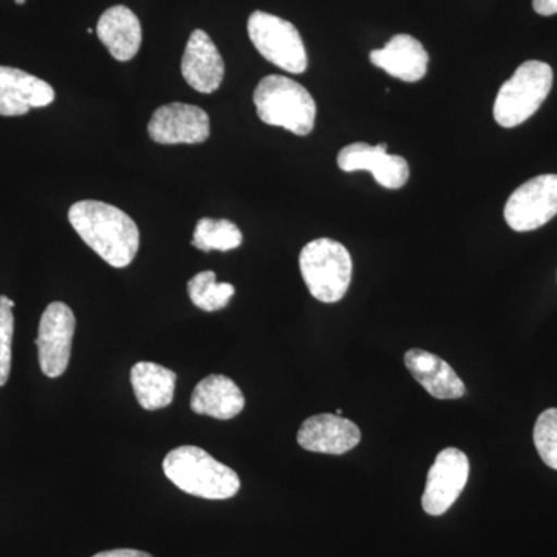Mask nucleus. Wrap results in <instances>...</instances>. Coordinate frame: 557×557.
Masks as SVG:
<instances>
[{"instance_id":"nucleus-14","label":"nucleus","mask_w":557,"mask_h":557,"mask_svg":"<svg viewBox=\"0 0 557 557\" xmlns=\"http://www.w3.org/2000/svg\"><path fill=\"white\" fill-rule=\"evenodd\" d=\"M182 75L194 90L214 94L225 78V62L218 47L203 30L190 33L182 58Z\"/></svg>"},{"instance_id":"nucleus-7","label":"nucleus","mask_w":557,"mask_h":557,"mask_svg":"<svg viewBox=\"0 0 557 557\" xmlns=\"http://www.w3.org/2000/svg\"><path fill=\"white\" fill-rule=\"evenodd\" d=\"M504 215L518 233L547 225L557 215V174L537 175L520 185L509 196Z\"/></svg>"},{"instance_id":"nucleus-4","label":"nucleus","mask_w":557,"mask_h":557,"mask_svg":"<svg viewBox=\"0 0 557 557\" xmlns=\"http://www.w3.org/2000/svg\"><path fill=\"white\" fill-rule=\"evenodd\" d=\"M299 267L314 299L335 304L346 296L354 262L348 249L339 242L327 237L310 242L300 251Z\"/></svg>"},{"instance_id":"nucleus-3","label":"nucleus","mask_w":557,"mask_h":557,"mask_svg":"<svg viewBox=\"0 0 557 557\" xmlns=\"http://www.w3.org/2000/svg\"><path fill=\"white\" fill-rule=\"evenodd\" d=\"M258 116L269 126L306 137L314 129L317 102L306 87L287 76H265L255 90Z\"/></svg>"},{"instance_id":"nucleus-27","label":"nucleus","mask_w":557,"mask_h":557,"mask_svg":"<svg viewBox=\"0 0 557 557\" xmlns=\"http://www.w3.org/2000/svg\"><path fill=\"white\" fill-rule=\"evenodd\" d=\"M336 416H339V417L343 416V409L336 410Z\"/></svg>"},{"instance_id":"nucleus-20","label":"nucleus","mask_w":557,"mask_h":557,"mask_svg":"<svg viewBox=\"0 0 557 557\" xmlns=\"http://www.w3.org/2000/svg\"><path fill=\"white\" fill-rule=\"evenodd\" d=\"M242 242H244V236L236 223L225 219L205 218L197 222L190 244L200 251L209 252L212 249L231 251V249L239 248Z\"/></svg>"},{"instance_id":"nucleus-25","label":"nucleus","mask_w":557,"mask_h":557,"mask_svg":"<svg viewBox=\"0 0 557 557\" xmlns=\"http://www.w3.org/2000/svg\"><path fill=\"white\" fill-rule=\"evenodd\" d=\"M94 557H153L149 553L138 552V549H110V552L98 553Z\"/></svg>"},{"instance_id":"nucleus-9","label":"nucleus","mask_w":557,"mask_h":557,"mask_svg":"<svg viewBox=\"0 0 557 557\" xmlns=\"http://www.w3.org/2000/svg\"><path fill=\"white\" fill-rule=\"evenodd\" d=\"M469 479V460L463 450L446 448L435 458L429 469L426 487H424V511L431 516H442L454 504Z\"/></svg>"},{"instance_id":"nucleus-26","label":"nucleus","mask_w":557,"mask_h":557,"mask_svg":"<svg viewBox=\"0 0 557 557\" xmlns=\"http://www.w3.org/2000/svg\"><path fill=\"white\" fill-rule=\"evenodd\" d=\"M14 2H16L17 5H24V3L27 2V0H14Z\"/></svg>"},{"instance_id":"nucleus-5","label":"nucleus","mask_w":557,"mask_h":557,"mask_svg":"<svg viewBox=\"0 0 557 557\" xmlns=\"http://www.w3.org/2000/svg\"><path fill=\"white\" fill-rule=\"evenodd\" d=\"M553 87V69L547 62L527 61L498 90L494 120L498 126H520L537 112Z\"/></svg>"},{"instance_id":"nucleus-19","label":"nucleus","mask_w":557,"mask_h":557,"mask_svg":"<svg viewBox=\"0 0 557 557\" xmlns=\"http://www.w3.org/2000/svg\"><path fill=\"white\" fill-rule=\"evenodd\" d=\"M175 381V372L157 362H137L131 372L135 397L139 406L146 410L168 408L174 401Z\"/></svg>"},{"instance_id":"nucleus-2","label":"nucleus","mask_w":557,"mask_h":557,"mask_svg":"<svg viewBox=\"0 0 557 557\" xmlns=\"http://www.w3.org/2000/svg\"><path fill=\"white\" fill-rule=\"evenodd\" d=\"M163 471L178 490L190 496L226 500L236 496L240 490V479L236 471L197 446L172 449L164 457Z\"/></svg>"},{"instance_id":"nucleus-6","label":"nucleus","mask_w":557,"mask_h":557,"mask_svg":"<svg viewBox=\"0 0 557 557\" xmlns=\"http://www.w3.org/2000/svg\"><path fill=\"white\" fill-rule=\"evenodd\" d=\"M248 35L256 50L276 67L296 75L309 67L306 44L292 22L255 11L248 20Z\"/></svg>"},{"instance_id":"nucleus-24","label":"nucleus","mask_w":557,"mask_h":557,"mask_svg":"<svg viewBox=\"0 0 557 557\" xmlns=\"http://www.w3.org/2000/svg\"><path fill=\"white\" fill-rule=\"evenodd\" d=\"M533 9L541 16L557 14V0H533Z\"/></svg>"},{"instance_id":"nucleus-23","label":"nucleus","mask_w":557,"mask_h":557,"mask_svg":"<svg viewBox=\"0 0 557 557\" xmlns=\"http://www.w3.org/2000/svg\"><path fill=\"white\" fill-rule=\"evenodd\" d=\"M14 300L0 296V387L5 386L11 372V343H13Z\"/></svg>"},{"instance_id":"nucleus-17","label":"nucleus","mask_w":557,"mask_h":557,"mask_svg":"<svg viewBox=\"0 0 557 557\" xmlns=\"http://www.w3.org/2000/svg\"><path fill=\"white\" fill-rule=\"evenodd\" d=\"M97 35L109 53L120 62L134 60L141 47V24L127 7L106 10L98 21Z\"/></svg>"},{"instance_id":"nucleus-11","label":"nucleus","mask_w":557,"mask_h":557,"mask_svg":"<svg viewBox=\"0 0 557 557\" xmlns=\"http://www.w3.org/2000/svg\"><path fill=\"white\" fill-rule=\"evenodd\" d=\"M338 166L344 172L368 171L386 189H401L410 177L408 161L388 153L386 143L379 146L351 143L341 149Z\"/></svg>"},{"instance_id":"nucleus-22","label":"nucleus","mask_w":557,"mask_h":557,"mask_svg":"<svg viewBox=\"0 0 557 557\" xmlns=\"http://www.w3.org/2000/svg\"><path fill=\"white\" fill-rule=\"evenodd\" d=\"M533 438L542 461L557 471V409L544 410L539 416Z\"/></svg>"},{"instance_id":"nucleus-18","label":"nucleus","mask_w":557,"mask_h":557,"mask_svg":"<svg viewBox=\"0 0 557 557\" xmlns=\"http://www.w3.org/2000/svg\"><path fill=\"white\" fill-rule=\"evenodd\" d=\"M245 408L240 387L225 375H209L194 388L190 409L197 416L231 420Z\"/></svg>"},{"instance_id":"nucleus-12","label":"nucleus","mask_w":557,"mask_h":557,"mask_svg":"<svg viewBox=\"0 0 557 557\" xmlns=\"http://www.w3.org/2000/svg\"><path fill=\"white\" fill-rule=\"evenodd\" d=\"M359 442L361 431L357 424L336 413H321L307 418L298 432L300 448L330 456H343L348 450L357 448Z\"/></svg>"},{"instance_id":"nucleus-8","label":"nucleus","mask_w":557,"mask_h":557,"mask_svg":"<svg viewBox=\"0 0 557 557\" xmlns=\"http://www.w3.org/2000/svg\"><path fill=\"white\" fill-rule=\"evenodd\" d=\"M75 329V314L64 302H51L44 310L36 346L40 370L49 379H58L67 370Z\"/></svg>"},{"instance_id":"nucleus-15","label":"nucleus","mask_w":557,"mask_h":557,"mask_svg":"<svg viewBox=\"0 0 557 557\" xmlns=\"http://www.w3.org/2000/svg\"><path fill=\"white\" fill-rule=\"evenodd\" d=\"M370 62L394 78L418 83L426 76L429 54L413 36L395 35L383 49L370 53Z\"/></svg>"},{"instance_id":"nucleus-1","label":"nucleus","mask_w":557,"mask_h":557,"mask_svg":"<svg viewBox=\"0 0 557 557\" xmlns=\"http://www.w3.org/2000/svg\"><path fill=\"white\" fill-rule=\"evenodd\" d=\"M69 222L102 260L126 269L137 256L139 231L121 209L98 200H81L69 209Z\"/></svg>"},{"instance_id":"nucleus-21","label":"nucleus","mask_w":557,"mask_h":557,"mask_svg":"<svg viewBox=\"0 0 557 557\" xmlns=\"http://www.w3.org/2000/svg\"><path fill=\"white\" fill-rule=\"evenodd\" d=\"M188 293L194 306L200 310L218 311L228 306L236 288L228 282L219 284L214 271H201L188 282Z\"/></svg>"},{"instance_id":"nucleus-13","label":"nucleus","mask_w":557,"mask_h":557,"mask_svg":"<svg viewBox=\"0 0 557 557\" xmlns=\"http://www.w3.org/2000/svg\"><path fill=\"white\" fill-rule=\"evenodd\" d=\"M53 87L24 70L0 65V115H27L54 101Z\"/></svg>"},{"instance_id":"nucleus-10","label":"nucleus","mask_w":557,"mask_h":557,"mask_svg":"<svg viewBox=\"0 0 557 557\" xmlns=\"http://www.w3.org/2000/svg\"><path fill=\"white\" fill-rule=\"evenodd\" d=\"M148 134L159 145H200L211 134L208 113L197 106L171 102L153 112Z\"/></svg>"},{"instance_id":"nucleus-16","label":"nucleus","mask_w":557,"mask_h":557,"mask_svg":"<svg viewBox=\"0 0 557 557\" xmlns=\"http://www.w3.org/2000/svg\"><path fill=\"white\" fill-rule=\"evenodd\" d=\"M405 364L410 375L421 384L432 397L458 399L463 397L467 387L458 379L456 370L445 359L421 348H410L405 355Z\"/></svg>"}]
</instances>
